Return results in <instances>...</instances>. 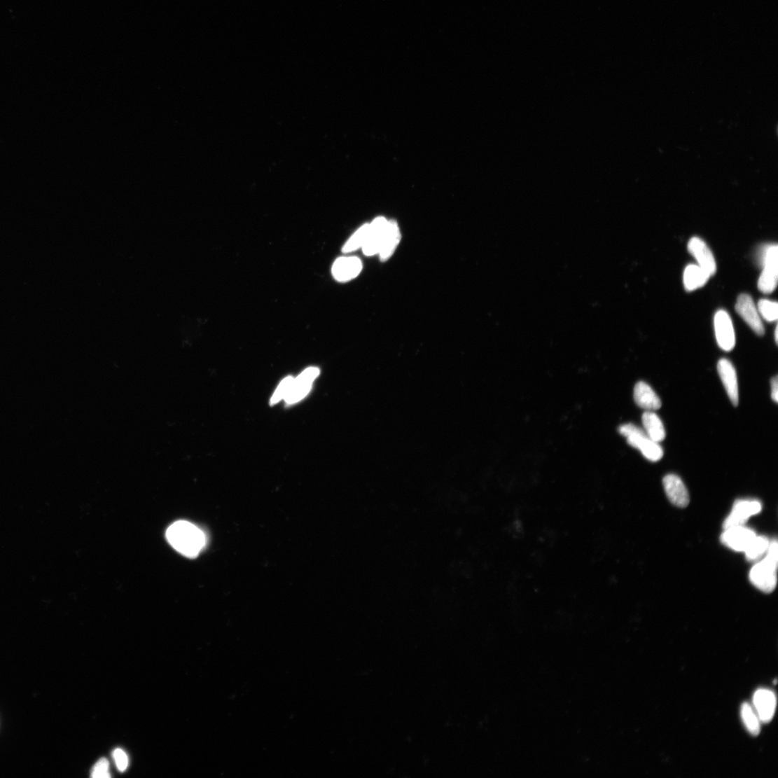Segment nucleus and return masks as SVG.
Returning a JSON list of instances; mask_svg holds the SVG:
<instances>
[{
    "label": "nucleus",
    "mask_w": 778,
    "mask_h": 778,
    "mask_svg": "<svg viewBox=\"0 0 778 778\" xmlns=\"http://www.w3.org/2000/svg\"><path fill=\"white\" fill-rule=\"evenodd\" d=\"M169 544L188 558H195L205 547L206 536L197 526L188 521L175 522L167 531Z\"/></svg>",
    "instance_id": "1"
},
{
    "label": "nucleus",
    "mask_w": 778,
    "mask_h": 778,
    "mask_svg": "<svg viewBox=\"0 0 778 778\" xmlns=\"http://www.w3.org/2000/svg\"><path fill=\"white\" fill-rule=\"evenodd\" d=\"M778 546L777 540L770 541L765 557L753 567L749 573L751 583L761 591L772 592L777 585Z\"/></svg>",
    "instance_id": "2"
},
{
    "label": "nucleus",
    "mask_w": 778,
    "mask_h": 778,
    "mask_svg": "<svg viewBox=\"0 0 778 778\" xmlns=\"http://www.w3.org/2000/svg\"><path fill=\"white\" fill-rule=\"evenodd\" d=\"M618 432L626 438L627 442L634 448L639 450L643 456L650 461L656 462L662 459L664 450L659 443L651 440L644 431L633 424H625L620 426Z\"/></svg>",
    "instance_id": "3"
},
{
    "label": "nucleus",
    "mask_w": 778,
    "mask_h": 778,
    "mask_svg": "<svg viewBox=\"0 0 778 778\" xmlns=\"http://www.w3.org/2000/svg\"><path fill=\"white\" fill-rule=\"evenodd\" d=\"M761 254L763 272L758 286L761 292L769 294L775 290L777 285L778 247L776 244L767 245Z\"/></svg>",
    "instance_id": "4"
},
{
    "label": "nucleus",
    "mask_w": 778,
    "mask_h": 778,
    "mask_svg": "<svg viewBox=\"0 0 778 778\" xmlns=\"http://www.w3.org/2000/svg\"><path fill=\"white\" fill-rule=\"evenodd\" d=\"M762 510V504L756 499H739L736 501L732 513L728 516L723 524V529L732 527L744 525L748 520Z\"/></svg>",
    "instance_id": "5"
},
{
    "label": "nucleus",
    "mask_w": 778,
    "mask_h": 778,
    "mask_svg": "<svg viewBox=\"0 0 778 778\" xmlns=\"http://www.w3.org/2000/svg\"><path fill=\"white\" fill-rule=\"evenodd\" d=\"M714 328L718 346L726 352L732 350L736 344L733 323L729 314L719 310L714 317Z\"/></svg>",
    "instance_id": "6"
},
{
    "label": "nucleus",
    "mask_w": 778,
    "mask_h": 778,
    "mask_svg": "<svg viewBox=\"0 0 778 778\" xmlns=\"http://www.w3.org/2000/svg\"><path fill=\"white\" fill-rule=\"evenodd\" d=\"M737 312L757 335L763 336L765 328L754 301L747 294H741L735 306Z\"/></svg>",
    "instance_id": "7"
},
{
    "label": "nucleus",
    "mask_w": 778,
    "mask_h": 778,
    "mask_svg": "<svg viewBox=\"0 0 778 778\" xmlns=\"http://www.w3.org/2000/svg\"><path fill=\"white\" fill-rule=\"evenodd\" d=\"M319 375L317 368H309L293 380L290 390L285 397L286 403L292 405L305 398L310 391L312 383Z\"/></svg>",
    "instance_id": "8"
},
{
    "label": "nucleus",
    "mask_w": 778,
    "mask_h": 778,
    "mask_svg": "<svg viewBox=\"0 0 778 778\" xmlns=\"http://www.w3.org/2000/svg\"><path fill=\"white\" fill-rule=\"evenodd\" d=\"M756 536L754 531L744 525H739L725 529L721 540L725 546L736 551L744 552Z\"/></svg>",
    "instance_id": "9"
},
{
    "label": "nucleus",
    "mask_w": 778,
    "mask_h": 778,
    "mask_svg": "<svg viewBox=\"0 0 778 778\" xmlns=\"http://www.w3.org/2000/svg\"><path fill=\"white\" fill-rule=\"evenodd\" d=\"M688 252L697 261L698 265L707 272L711 277L716 272V263L711 250L704 240L693 237L688 244Z\"/></svg>",
    "instance_id": "10"
},
{
    "label": "nucleus",
    "mask_w": 778,
    "mask_h": 778,
    "mask_svg": "<svg viewBox=\"0 0 778 778\" xmlns=\"http://www.w3.org/2000/svg\"><path fill=\"white\" fill-rule=\"evenodd\" d=\"M665 493L671 503L679 508H686L690 496L683 482L675 474H668L663 479Z\"/></svg>",
    "instance_id": "11"
},
{
    "label": "nucleus",
    "mask_w": 778,
    "mask_h": 778,
    "mask_svg": "<svg viewBox=\"0 0 778 778\" xmlns=\"http://www.w3.org/2000/svg\"><path fill=\"white\" fill-rule=\"evenodd\" d=\"M717 369L720 378L732 403L735 407L738 406L739 387L735 368L729 360L722 359L718 363Z\"/></svg>",
    "instance_id": "12"
},
{
    "label": "nucleus",
    "mask_w": 778,
    "mask_h": 778,
    "mask_svg": "<svg viewBox=\"0 0 778 778\" xmlns=\"http://www.w3.org/2000/svg\"><path fill=\"white\" fill-rule=\"evenodd\" d=\"M363 268L361 260L356 257H342L333 264V277L339 282H347L357 277Z\"/></svg>",
    "instance_id": "13"
},
{
    "label": "nucleus",
    "mask_w": 778,
    "mask_h": 778,
    "mask_svg": "<svg viewBox=\"0 0 778 778\" xmlns=\"http://www.w3.org/2000/svg\"><path fill=\"white\" fill-rule=\"evenodd\" d=\"M388 221H389L384 217H379L369 223V235L366 242L362 247L363 252L366 256H373L380 253Z\"/></svg>",
    "instance_id": "14"
},
{
    "label": "nucleus",
    "mask_w": 778,
    "mask_h": 778,
    "mask_svg": "<svg viewBox=\"0 0 778 778\" xmlns=\"http://www.w3.org/2000/svg\"><path fill=\"white\" fill-rule=\"evenodd\" d=\"M753 704L762 722L768 723L772 719L777 706L776 696L772 691L767 689L757 690L753 697Z\"/></svg>",
    "instance_id": "15"
},
{
    "label": "nucleus",
    "mask_w": 778,
    "mask_h": 778,
    "mask_svg": "<svg viewBox=\"0 0 778 778\" xmlns=\"http://www.w3.org/2000/svg\"><path fill=\"white\" fill-rule=\"evenodd\" d=\"M637 405L646 411H655L662 407V401L655 391L644 382L637 384L634 393Z\"/></svg>",
    "instance_id": "16"
},
{
    "label": "nucleus",
    "mask_w": 778,
    "mask_h": 778,
    "mask_svg": "<svg viewBox=\"0 0 778 778\" xmlns=\"http://www.w3.org/2000/svg\"><path fill=\"white\" fill-rule=\"evenodd\" d=\"M400 239L401 234L397 223L389 221L379 253L382 261H386L391 257Z\"/></svg>",
    "instance_id": "17"
},
{
    "label": "nucleus",
    "mask_w": 778,
    "mask_h": 778,
    "mask_svg": "<svg viewBox=\"0 0 778 778\" xmlns=\"http://www.w3.org/2000/svg\"><path fill=\"white\" fill-rule=\"evenodd\" d=\"M642 423L647 436L655 442L660 443L666 437L664 424L660 417L653 411H646L642 415Z\"/></svg>",
    "instance_id": "18"
},
{
    "label": "nucleus",
    "mask_w": 778,
    "mask_h": 778,
    "mask_svg": "<svg viewBox=\"0 0 778 778\" xmlns=\"http://www.w3.org/2000/svg\"><path fill=\"white\" fill-rule=\"evenodd\" d=\"M710 275L698 265H689L683 274V284L686 291H693L708 282Z\"/></svg>",
    "instance_id": "19"
},
{
    "label": "nucleus",
    "mask_w": 778,
    "mask_h": 778,
    "mask_svg": "<svg viewBox=\"0 0 778 778\" xmlns=\"http://www.w3.org/2000/svg\"><path fill=\"white\" fill-rule=\"evenodd\" d=\"M770 541L765 536H758L752 540L744 553L746 558L749 562H755L766 555Z\"/></svg>",
    "instance_id": "20"
},
{
    "label": "nucleus",
    "mask_w": 778,
    "mask_h": 778,
    "mask_svg": "<svg viewBox=\"0 0 778 778\" xmlns=\"http://www.w3.org/2000/svg\"><path fill=\"white\" fill-rule=\"evenodd\" d=\"M369 230V223L362 225L345 243L342 247V252L344 253H353L362 248L368 239Z\"/></svg>",
    "instance_id": "21"
},
{
    "label": "nucleus",
    "mask_w": 778,
    "mask_h": 778,
    "mask_svg": "<svg viewBox=\"0 0 778 778\" xmlns=\"http://www.w3.org/2000/svg\"><path fill=\"white\" fill-rule=\"evenodd\" d=\"M741 716L748 732L753 736H758L760 732V720L749 704L742 705Z\"/></svg>",
    "instance_id": "22"
},
{
    "label": "nucleus",
    "mask_w": 778,
    "mask_h": 778,
    "mask_svg": "<svg viewBox=\"0 0 778 778\" xmlns=\"http://www.w3.org/2000/svg\"><path fill=\"white\" fill-rule=\"evenodd\" d=\"M757 308L760 315L762 316L765 320L769 322H773L777 320L778 305L775 301L761 299L759 300Z\"/></svg>",
    "instance_id": "23"
},
{
    "label": "nucleus",
    "mask_w": 778,
    "mask_h": 778,
    "mask_svg": "<svg viewBox=\"0 0 778 778\" xmlns=\"http://www.w3.org/2000/svg\"><path fill=\"white\" fill-rule=\"evenodd\" d=\"M293 380L292 376H289V377H286L282 382L270 399V405L278 403L282 399L285 398L290 390Z\"/></svg>",
    "instance_id": "24"
},
{
    "label": "nucleus",
    "mask_w": 778,
    "mask_h": 778,
    "mask_svg": "<svg viewBox=\"0 0 778 778\" xmlns=\"http://www.w3.org/2000/svg\"><path fill=\"white\" fill-rule=\"evenodd\" d=\"M91 777L93 778H109L111 777L109 763L107 759L102 758L97 762L91 771Z\"/></svg>",
    "instance_id": "25"
},
{
    "label": "nucleus",
    "mask_w": 778,
    "mask_h": 778,
    "mask_svg": "<svg viewBox=\"0 0 778 778\" xmlns=\"http://www.w3.org/2000/svg\"><path fill=\"white\" fill-rule=\"evenodd\" d=\"M113 758L120 772L127 770L129 767V758L123 749H116L113 751Z\"/></svg>",
    "instance_id": "26"
},
{
    "label": "nucleus",
    "mask_w": 778,
    "mask_h": 778,
    "mask_svg": "<svg viewBox=\"0 0 778 778\" xmlns=\"http://www.w3.org/2000/svg\"><path fill=\"white\" fill-rule=\"evenodd\" d=\"M771 397L774 403H777L778 401V380L777 376H774L771 380Z\"/></svg>",
    "instance_id": "27"
},
{
    "label": "nucleus",
    "mask_w": 778,
    "mask_h": 778,
    "mask_svg": "<svg viewBox=\"0 0 778 778\" xmlns=\"http://www.w3.org/2000/svg\"><path fill=\"white\" fill-rule=\"evenodd\" d=\"M777 331H778V328H777V327H776V328H775V331H774V340H775V342H776L777 344V340H778V338H777V336H778V333H777Z\"/></svg>",
    "instance_id": "28"
}]
</instances>
